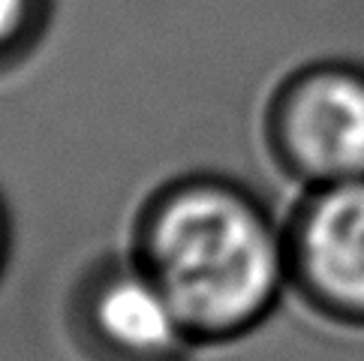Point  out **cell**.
Masks as SVG:
<instances>
[{"label": "cell", "mask_w": 364, "mask_h": 361, "mask_svg": "<svg viewBox=\"0 0 364 361\" xmlns=\"http://www.w3.org/2000/svg\"><path fill=\"white\" fill-rule=\"evenodd\" d=\"M129 256L196 346L259 331L289 292L283 223L253 187L220 172H187L154 190L133 220Z\"/></svg>", "instance_id": "obj_1"}, {"label": "cell", "mask_w": 364, "mask_h": 361, "mask_svg": "<svg viewBox=\"0 0 364 361\" xmlns=\"http://www.w3.org/2000/svg\"><path fill=\"white\" fill-rule=\"evenodd\" d=\"M265 151L298 187L364 178V63L322 58L286 72L262 114Z\"/></svg>", "instance_id": "obj_2"}, {"label": "cell", "mask_w": 364, "mask_h": 361, "mask_svg": "<svg viewBox=\"0 0 364 361\" xmlns=\"http://www.w3.org/2000/svg\"><path fill=\"white\" fill-rule=\"evenodd\" d=\"M70 325L94 361H190L199 350L175 304L129 250L85 268L70 292Z\"/></svg>", "instance_id": "obj_3"}, {"label": "cell", "mask_w": 364, "mask_h": 361, "mask_svg": "<svg viewBox=\"0 0 364 361\" xmlns=\"http://www.w3.org/2000/svg\"><path fill=\"white\" fill-rule=\"evenodd\" d=\"M283 229L289 292L319 319L364 331V178L304 190Z\"/></svg>", "instance_id": "obj_4"}, {"label": "cell", "mask_w": 364, "mask_h": 361, "mask_svg": "<svg viewBox=\"0 0 364 361\" xmlns=\"http://www.w3.org/2000/svg\"><path fill=\"white\" fill-rule=\"evenodd\" d=\"M51 0H0V70L24 60L48 28Z\"/></svg>", "instance_id": "obj_5"}, {"label": "cell", "mask_w": 364, "mask_h": 361, "mask_svg": "<svg viewBox=\"0 0 364 361\" xmlns=\"http://www.w3.org/2000/svg\"><path fill=\"white\" fill-rule=\"evenodd\" d=\"M9 250H12V220H9V211H6V202L0 196V274L9 262Z\"/></svg>", "instance_id": "obj_6"}]
</instances>
